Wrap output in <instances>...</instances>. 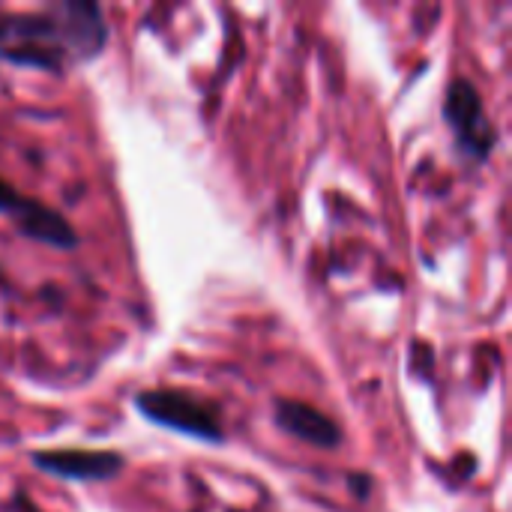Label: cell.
Here are the masks:
<instances>
[{"label": "cell", "instance_id": "obj_6", "mask_svg": "<svg viewBox=\"0 0 512 512\" xmlns=\"http://www.w3.org/2000/svg\"><path fill=\"white\" fill-rule=\"evenodd\" d=\"M273 417H276V426L288 435H294L297 441L309 444V447H318V450H336L342 447V426L306 405V402H294V399H276L273 405Z\"/></svg>", "mask_w": 512, "mask_h": 512}, {"label": "cell", "instance_id": "obj_5", "mask_svg": "<svg viewBox=\"0 0 512 512\" xmlns=\"http://www.w3.org/2000/svg\"><path fill=\"white\" fill-rule=\"evenodd\" d=\"M30 462L51 477L78 483H105L126 468L123 456L114 450H36Z\"/></svg>", "mask_w": 512, "mask_h": 512}, {"label": "cell", "instance_id": "obj_2", "mask_svg": "<svg viewBox=\"0 0 512 512\" xmlns=\"http://www.w3.org/2000/svg\"><path fill=\"white\" fill-rule=\"evenodd\" d=\"M135 408L141 417H147L150 423L207 441V444H222L225 441V426H222V414L216 405L183 393V390H147L135 396Z\"/></svg>", "mask_w": 512, "mask_h": 512}, {"label": "cell", "instance_id": "obj_3", "mask_svg": "<svg viewBox=\"0 0 512 512\" xmlns=\"http://www.w3.org/2000/svg\"><path fill=\"white\" fill-rule=\"evenodd\" d=\"M444 117H447L450 129L456 132V141L468 159L483 162L492 156V150L498 144V132L492 126V120L486 117L480 90L468 78H456L450 84L447 99H444Z\"/></svg>", "mask_w": 512, "mask_h": 512}, {"label": "cell", "instance_id": "obj_4", "mask_svg": "<svg viewBox=\"0 0 512 512\" xmlns=\"http://www.w3.org/2000/svg\"><path fill=\"white\" fill-rule=\"evenodd\" d=\"M0 213L9 216L18 225V231L30 240H39L54 249L78 246V234L63 213H57L54 207H48L36 198H27L3 177H0Z\"/></svg>", "mask_w": 512, "mask_h": 512}, {"label": "cell", "instance_id": "obj_1", "mask_svg": "<svg viewBox=\"0 0 512 512\" xmlns=\"http://www.w3.org/2000/svg\"><path fill=\"white\" fill-rule=\"evenodd\" d=\"M108 24L96 3L63 0L42 12L0 15V60L63 72L102 54Z\"/></svg>", "mask_w": 512, "mask_h": 512}]
</instances>
